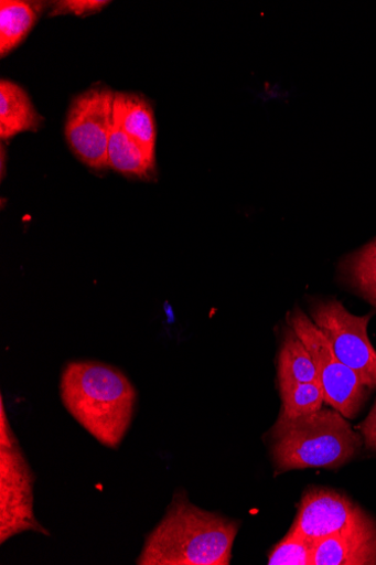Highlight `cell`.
<instances>
[{
  "label": "cell",
  "mask_w": 376,
  "mask_h": 565,
  "mask_svg": "<svg viewBox=\"0 0 376 565\" xmlns=\"http://www.w3.org/2000/svg\"><path fill=\"white\" fill-rule=\"evenodd\" d=\"M240 522L193 504L178 490L166 515L147 536L139 565H229Z\"/></svg>",
  "instance_id": "obj_1"
},
{
  "label": "cell",
  "mask_w": 376,
  "mask_h": 565,
  "mask_svg": "<svg viewBox=\"0 0 376 565\" xmlns=\"http://www.w3.org/2000/svg\"><path fill=\"white\" fill-rule=\"evenodd\" d=\"M61 395L68 413L86 431L103 446L119 448L137 402L126 375L96 362L71 363L62 375Z\"/></svg>",
  "instance_id": "obj_2"
},
{
  "label": "cell",
  "mask_w": 376,
  "mask_h": 565,
  "mask_svg": "<svg viewBox=\"0 0 376 565\" xmlns=\"http://www.w3.org/2000/svg\"><path fill=\"white\" fill-rule=\"evenodd\" d=\"M276 475L296 470H335L356 458L364 446L348 420L333 407L289 418L280 413L265 436Z\"/></svg>",
  "instance_id": "obj_3"
},
{
  "label": "cell",
  "mask_w": 376,
  "mask_h": 565,
  "mask_svg": "<svg viewBox=\"0 0 376 565\" xmlns=\"http://www.w3.org/2000/svg\"><path fill=\"white\" fill-rule=\"evenodd\" d=\"M35 476L14 435L2 398L0 409V543L25 533L50 536L34 513Z\"/></svg>",
  "instance_id": "obj_4"
},
{
  "label": "cell",
  "mask_w": 376,
  "mask_h": 565,
  "mask_svg": "<svg viewBox=\"0 0 376 565\" xmlns=\"http://www.w3.org/2000/svg\"><path fill=\"white\" fill-rule=\"evenodd\" d=\"M287 322L311 353L324 390L325 403L346 419H355L370 390L353 370L340 361L327 338L300 307L288 315Z\"/></svg>",
  "instance_id": "obj_5"
},
{
  "label": "cell",
  "mask_w": 376,
  "mask_h": 565,
  "mask_svg": "<svg viewBox=\"0 0 376 565\" xmlns=\"http://www.w3.org/2000/svg\"><path fill=\"white\" fill-rule=\"evenodd\" d=\"M309 317L330 341L342 363L369 388H376V349L368 337L372 316L357 317L335 298L312 300Z\"/></svg>",
  "instance_id": "obj_6"
},
{
  "label": "cell",
  "mask_w": 376,
  "mask_h": 565,
  "mask_svg": "<svg viewBox=\"0 0 376 565\" xmlns=\"http://www.w3.org/2000/svg\"><path fill=\"white\" fill-rule=\"evenodd\" d=\"M116 93L95 84L76 96L66 120V139L75 156L87 167H107V149L115 128Z\"/></svg>",
  "instance_id": "obj_7"
},
{
  "label": "cell",
  "mask_w": 376,
  "mask_h": 565,
  "mask_svg": "<svg viewBox=\"0 0 376 565\" xmlns=\"http://www.w3.org/2000/svg\"><path fill=\"white\" fill-rule=\"evenodd\" d=\"M363 510L345 493L325 487H311L302 494L290 530L318 543L342 531Z\"/></svg>",
  "instance_id": "obj_8"
},
{
  "label": "cell",
  "mask_w": 376,
  "mask_h": 565,
  "mask_svg": "<svg viewBox=\"0 0 376 565\" xmlns=\"http://www.w3.org/2000/svg\"><path fill=\"white\" fill-rule=\"evenodd\" d=\"M313 565H376V521L363 510L342 531L319 541Z\"/></svg>",
  "instance_id": "obj_9"
},
{
  "label": "cell",
  "mask_w": 376,
  "mask_h": 565,
  "mask_svg": "<svg viewBox=\"0 0 376 565\" xmlns=\"http://www.w3.org/2000/svg\"><path fill=\"white\" fill-rule=\"evenodd\" d=\"M42 121L28 93L20 85L2 79L0 83V138L9 140L21 132L37 131Z\"/></svg>",
  "instance_id": "obj_10"
},
{
  "label": "cell",
  "mask_w": 376,
  "mask_h": 565,
  "mask_svg": "<svg viewBox=\"0 0 376 565\" xmlns=\"http://www.w3.org/2000/svg\"><path fill=\"white\" fill-rule=\"evenodd\" d=\"M114 114L117 127L154 152L155 120L148 100L132 93H116Z\"/></svg>",
  "instance_id": "obj_11"
},
{
  "label": "cell",
  "mask_w": 376,
  "mask_h": 565,
  "mask_svg": "<svg viewBox=\"0 0 376 565\" xmlns=\"http://www.w3.org/2000/svg\"><path fill=\"white\" fill-rule=\"evenodd\" d=\"M107 167L127 177L149 179L155 169L154 152L115 125L107 149Z\"/></svg>",
  "instance_id": "obj_12"
},
{
  "label": "cell",
  "mask_w": 376,
  "mask_h": 565,
  "mask_svg": "<svg viewBox=\"0 0 376 565\" xmlns=\"http://www.w3.org/2000/svg\"><path fill=\"white\" fill-rule=\"evenodd\" d=\"M45 3L2 0L0 2V56L7 57L29 35Z\"/></svg>",
  "instance_id": "obj_13"
},
{
  "label": "cell",
  "mask_w": 376,
  "mask_h": 565,
  "mask_svg": "<svg viewBox=\"0 0 376 565\" xmlns=\"http://www.w3.org/2000/svg\"><path fill=\"white\" fill-rule=\"evenodd\" d=\"M277 379L278 385L320 382L310 351L289 326L278 352Z\"/></svg>",
  "instance_id": "obj_14"
},
{
  "label": "cell",
  "mask_w": 376,
  "mask_h": 565,
  "mask_svg": "<svg viewBox=\"0 0 376 565\" xmlns=\"http://www.w3.org/2000/svg\"><path fill=\"white\" fill-rule=\"evenodd\" d=\"M282 406L280 413L298 418L324 407L325 394L320 382L279 384Z\"/></svg>",
  "instance_id": "obj_15"
},
{
  "label": "cell",
  "mask_w": 376,
  "mask_h": 565,
  "mask_svg": "<svg viewBox=\"0 0 376 565\" xmlns=\"http://www.w3.org/2000/svg\"><path fill=\"white\" fill-rule=\"evenodd\" d=\"M344 269L350 285L376 308V255L359 249L350 256Z\"/></svg>",
  "instance_id": "obj_16"
},
{
  "label": "cell",
  "mask_w": 376,
  "mask_h": 565,
  "mask_svg": "<svg viewBox=\"0 0 376 565\" xmlns=\"http://www.w3.org/2000/svg\"><path fill=\"white\" fill-rule=\"evenodd\" d=\"M314 542L290 530L268 554L270 565H313Z\"/></svg>",
  "instance_id": "obj_17"
},
{
  "label": "cell",
  "mask_w": 376,
  "mask_h": 565,
  "mask_svg": "<svg viewBox=\"0 0 376 565\" xmlns=\"http://www.w3.org/2000/svg\"><path fill=\"white\" fill-rule=\"evenodd\" d=\"M109 4L110 2H100V0H63V2L53 3L50 17H87L100 12Z\"/></svg>",
  "instance_id": "obj_18"
},
{
  "label": "cell",
  "mask_w": 376,
  "mask_h": 565,
  "mask_svg": "<svg viewBox=\"0 0 376 565\" xmlns=\"http://www.w3.org/2000/svg\"><path fill=\"white\" fill-rule=\"evenodd\" d=\"M359 431L364 446L368 450L376 452V401L372 406L368 416L359 426Z\"/></svg>",
  "instance_id": "obj_19"
},
{
  "label": "cell",
  "mask_w": 376,
  "mask_h": 565,
  "mask_svg": "<svg viewBox=\"0 0 376 565\" xmlns=\"http://www.w3.org/2000/svg\"><path fill=\"white\" fill-rule=\"evenodd\" d=\"M362 252L376 255V238L361 248Z\"/></svg>",
  "instance_id": "obj_20"
},
{
  "label": "cell",
  "mask_w": 376,
  "mask_h": 565,
  "mask_svg": "<svg viewBox=\"0 0 376 565\" xmlns=\"http://www.w3.org/2000/svg\"><path fill=\"white\" fill-rule=\"evenodd\" d=\"M6 156H4V147L2 146V179L6 177V164H4Z\"/></svg>",
  "instance_id": "obj_21"
}]
</instances>
